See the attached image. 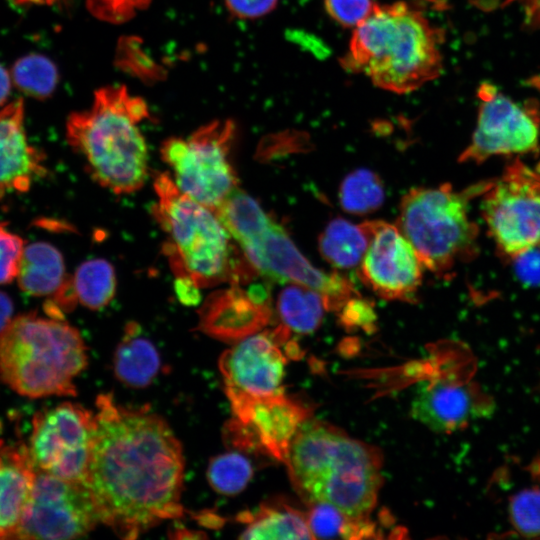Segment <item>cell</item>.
<instances>
[{
	"mask_svg": "<svg viewBox=\"0 0 540 540\" xmlns=\"http://www.w3.org/2000/svg\"><path fill=\"white\" fill-rule=\"evenodd\" d=\"M87 363L80 333L61 318L27 313L0 333V379L22 396L75 395Z\"/></svg>",
	"mask_w": 540,
	"mask_h": 540,
	"instance_id": "cell-6",
	"label": "cell"
},
{
	"mask_svg": "<svg viewBox=\"0 0 540 540\" xmlns=\"http://www.w3.org/2000/svg\"><path fill=\"white\" fill-rule=\"evenodd\" d=\"M199 313L198 329L203 333L223 341H239L267 323L270 307L249 291L232 286L210 295Z\"/></svg>",
	"mask_w": 540,
	"mask_h": 540,
	"instance_id": "cell-19",
	"label": "cell"
},
{
	"mask_svg": "<svg viewBox=\"0 0 540 540\" xmlns=\"http://www.w3.org/2000/svg\"><path fill=\"white\" fill-rule=\"evenodd\" d=\"M225 427L227 442L237 448L258 447L284 461L290 443L308 411L285 394L231 405Z\"/></svg>",
	"mask_w": 540,
	"mask_h": 540,
	"instance_id": "cell-16",
	"label": "cell"
},
{
	"mask_svg": "<svg viewBox=\"0 0 540 540\" xmlns=\"http://www.w3.org/2000/svg\"><path fill=\"white\" fill-rule=\"evenodd\" d=\"M41 151L24 129V104L18 99L0 110V198L26 192L46 172Z\"/></svg>",
	"mask_w": 540,
	"mask_h": 540,
	"instance_id": "cell-18",
	"label": "cell"
},
{
	"mask_svg": "<svg viewBox=\"0 0 540 540\" xmlns=\"http://www.w3.org/2000/svg\"><path fill=\"white\" fill-rule=\"evenodd\" d=\"M370 232L359 277L386 300H413L421 284L423 265L413 246L397 226L384 221L366 222Z\"/></svg>",
	"mask_w": 540,
	"mask_h": 540,
	"instance_id": "cell-15",
	"label": "cell"
},
{
	"mask_svg": "<svg viewBox=\"0 0 540 540\" xmlns=\"http://www.w3.org/2000/svg\"><path fill=\"white\" fill-rule=\"evenodd\" d=\"M308 506L306 519L313 539H360L374 536L375 526L368 520V517H350L334 506L325 503H315Z\"/></svg>",
	"mask_w": 540,
	"mask_h": 540,
	"instance_id": "cell-27",
	"label": "cell"
},
{
	"mask_svg": "<svg viewBox=\"0 0 540 540\" xmlns=\"http://www.w3.org/2000/svg\"><path fill=\"white\" fill-rule=\"evenodd\" d=\"M24 249L23 239L0 223V284H9L17 278Z\"/></svg>",
	"mask_w": 540,
	"mask_h": 540,
	"instance_id": "cell-33",
	"label": "cell"
},
{
	"mask_svg": "<svg viewBox=\"0 0 540 540\" xmlns=\"http://www.w3.org/2000/svg\"><path fill=\"white\" fill-rule=\"evenodd\" d=\"M245 529L240 538L249 540L313 539L306 513L288 505L265 504L239 516Z\"/></svg>",
	"mask_w": 540,
	"mask_h": 540,
	"instance_id": "cell-23",
	"label": "cell"
},
{
	"mask_svg": "<svg viewBox=\"0 0 540 540\" xmlns=\"http://www.w3.org/2000/svg\"><path fill=\"white\" fill-rule=\"evenodd\" d=\"M160 366L156 347L141 334L137 323H128L114 354L116 378L129 387L144 388L154 380Z\"/></svg>",
	"mask_w": 540,
	"mask_h": 540,
	"instance_id": "cell-21",
	"label": "cell"
},
{
	"mask_svg": "<svg viewBox=\"0 0 540 540\" xmlns=\"http://www.w3.org/2000/svg\"><path fill=\"white\" fill-rule=\"evenodd\" d=\"M36 469L24 444L0 449V539H14L31 497Z\"/></svg>",
	"mask_w": 540,
	"mask_h": 540,
	"instance_id": "cell-20",
	"label": "cell"
},
{
	"mask_svg": "<svg viewBox=\"0 0 540 540\" xmlns=\"http://www.w3.org/2000/svg\"><path fill=\"white\" fill-rule=\"evenodd\" d=\"M291 40L297 44H301L309 51L314 52L317 56H326L328 51L322 42H319L317 38L309 36L307 33L300 31H291Z\"/></svg>",
	"mask_w": 540,
	"mask_h": 540,
	"instance_id": "cell-38",
	"label": "cell"
},
{
	"mask_svg": "<svg viewBox=\"0 0 540 540\" xmlns=\"http://www.w3.org/2000/svg\"><path fill=\"white\" fill-rule=\"evenodd\" d=\"M481 105L472 140L461 161L480 163L492 156L530 153L538 149L540 124L521 106L489 84L479 90Z\"/></svg>",
	"mask_w": 540,
	"mask_h": 540,
	"instance_id": "cell-14",
	"label": "cell"
},
{
	"mask_svg": "<svg viewBox=\"0 0 540 540\" xmlns=\"http://www.w3.org/2000/svg\"><path fill=\"white\" fill-rule=\"evenodd\" d=\"M283 462L307 505L329 504L354 518L369 517L376 506L382 485L381 452L328 422L307 418Z\"/></svg>",
	"mask_w": 540,
	"mask_h": 540,
	"instance_id": "cell-2",
	"label": "cell"
},
{
	"mask_svg": "<svg viewBox=\"0 0 540 540\" xmlns=\"http://www.w3.org/2000/svg\"><path fill=\"white\" fill-rule=\"evenodd\" d=\"M147 117L146 102L126 87H102L89 109L68 117L67 141L94 181L115 194H130L148 176V148L138 126Z\"/></svg>",
	"mask_w": 540,
	"mask_h": 540,
	"instance_id": "cell-4",
	"label": "cell"
},
{
	"mask_svg": "<svg viewBox=\"0 0 540 540\" xmlns=\"http://www.w3.org/2000/svg\"><path fill=\"white\" fill-rule=\"evenodd\" d=\"M13 311L14 305L12 299L6 293L0 291V333L11 322Z\"/></svg>",
	"mask_w": 540,
	"mask_h": 540,
	"instance_id": "cell-39",
	"label": "cell"
},
{
	"mask_svg": "<svg viewBox=\"0 0 540 540\" xmlns=\"http://www.w3.org/2000/svg\"><path fill=\"white\" fill-rule=\"evenodd\" d=\"M207 480L211 487L224 495H235L247 486L253 476L248 458L238 452L215 456L207 467Z\"/></svg>",
	"mask_w": 540,
	"mask_h": 540,
	"instance_id": "cell-30",
	"label": "cell"
},
{
	"mask_svg": "<svg viewBox=\"0 0 540 540\" xmlns=\"http://www.w3.org/2000/svg\"><path fill=\"white\" fill-rule=\"evenodd\" d=\"M384 196L382 181L377 174L367 169L350 173L340 185V204L349 213H370L380 207Z\"/></svg>",
	"mask_w": 540,
	"mask_h": 540,
	"instance_id": "cell-28",
	"label": "cell"
},
{
	"mask_svg": "<svg viewBox=\"0 0 540 540\" xmlns=\"http://www.w3.org/2000/svg\"><path fill=\"white\" fill-rule=\"evenodd\" d=\"M370 242L365 223L356 225L341 218L332 220L319 237V250L333 267L350 269L360 265Z\"/></svg>",
	"mask_w": 540,
	"mask_h": 540,
	"instance_id": "cell-24",
	"label": "cell"
},
{
	"mask_svg": "<svg viewBox=\"0 0 540 540\" xmlns=\"http://www.w3.org/2000/svg\"><path fill=\"white\" fill-rule=\"evenodd\" d=\"M277 310L286 328L299 334H308L318 328L327 307L320 293L293 284L280 292Z\"/></svg>",
	"mask_w": 540,
	"mask_h": 540,
	"instance_id": "cell-25",
	"label": "cell"
},
{
	"mask_svg": "<svg viewBox=\"0 0 540 540\" xmlns=\"http://www.w3.org/2000/svg\"><path fill=\"white\" fill-rule=\"evenodd\" d=\"M152 0H86L87 9L99 20L120 24L145 9Z\"/></svg>",
	"mask_w": 540,
	"mask_h": 540,
	"instance_id": "cell-32",
	"label": "cell"
},
{
	"mask_svg": "<svg viewBox=\"0 0 540 540\" xmlns=\"http://www.w3.org/2000/svg\"><path fill=\"white\" fill-rule=\"evenodd\" d=\"M338 311L341 323L347 328L372 329L376 319L372 304L359 295L350 298Z\"/></svg>",
	"mask_w": 540,
	"mask_h": 540,
	"instance_id": "cell-35",
	"label": "cell"
},
{
	"mask_svg": "<svg viewBox=\"0 0 540 540\" xmlns=\"http://www.w3.org/2000/svg\"><path fill=\"white\" fill-rule=\"evenodd\" d=\"M482 213L494 242L506 255L540 246V174L521 163L508 167L484 191Z\"/></svg>",
	"mask_w": 540,
	"mask_h": 540,
	"instance_id": "cell-10",
	"label": "cell"
},
{
	"mask_svg": "<svg viewBox=\"0 0 540 540\" xmlns=\"http://www.w3.org/2000/svg\"><path fill=\"white\" fill-rule=\"evenodd\" d=\"M175 290L179 300L186 305H195L200 300L199 287L188 277H177Z\"/></svg>",
	"mask_w": 540,
	"mask_h": 540,
	"instance_id": "cell-37",
	"label": "cell"
},
{
	"mask_svg": "<svg viewBox=\"0 0 540 540\" xmlns=\"http://www.w3.org/2000/svg\"><path fill=\"white\" fill-rule=\"evenodd\" d=\"M509 517L521 535L540 536V488L525 489L514 495L509 503Z\"/></svg>",
	"mask_w": 540,
	"mask_h": 540,
	"instance_id": "cell-31",
	"label": "cell"
},
{
	"mask_svg": "<svg viewBox=\"0 0 540 540\" xmlns=\"http://www.w3.org/2000/svg\"><path fill=\"white\" fill-rule=\"evenodd\" d=\"M215 213L246 260L262 276L320 293L327 310L338 311L350 298L359 295L344 277L314 267L285 230L240 188L233 190Z\"/></svg>",
	"mask_w": 540,
	"mask_h": 540,
	"instance_id": "cell-7",
	"label": "cell"
},
{
	"mask_svg": "<svg viewBox=\"0 0 540 540\" xmlns=\"http://www.w3.org/2000/svg\"><path fill=\"white\" fill-rule=\"evenodd\" d=\"M92 494L84 482L36 471L33 490L14 539H73L99 523Z\"/></svg>",
	"mask_w": 540,
	"mask_h": 540,
	"instance_id": "cell-12",
	"label": "cell"
},
{
	"mask_svg": "<svg viewBox=\"0 0 540 540\" xmlns=\"http://www.w3.org/2000/svg\"><path fill=\"white\" fill-rule=\"evenodd\" d=\"M93 429L94 413L79 404L38 411L27 446L36 471L85 483Z\"/></svg>",
	"mask_w": 540,
	"mask_h": 540,
	"instance_id": "cell-11",
	"label": "cell"
},
{
	"mask_svg": "<svg viewBox=\"0 0 540 540\" xmlns=\"http://www.w3.org/2000/svg\"><path fill=\"white\" fill-rule=\"evenodd\" d=\"M442 31L414 4H376L352 34L344 68L395 93H407L442 71Z\"/></svg>",
	"mask_w": 540,
	"mask_h": 540,
	"instance_id": "cell-3",
	"label": "cell"
},
{
	"mask_svg": "<svg viewBox=\"0 0 540 540\" xmlns=\"http://www.w3.org/2000/svg\"><path fill=\"white\" fill-rule=\"evenodd\" d=\"M17 279L28 295H53L66 279L62 254L47 242L29 244L23 249Z\"/></svg>",
	"mask_w": 540,
	"mask_h": 540,
	"instance_id": "cell-22",
	"label": "cell"
},
{
	"mask_svg": "<svg viewBox=\"0 0 540 540\" xmlns=\"http://www.w3.org/2000/svg\"><path fill=\"white\" fill-rule=\"evenodd\" d=\"M13 3L18 5H31V4H51L56 0H12Z\"/></svg>",
	"mask_w": 540,
	"mask_h": 540,
	"instance_id": "cell-41",
	"label": "cell"
},
{
	"mask_svg": "<svg viewBox=\"0 0 540 540\" xmlns=\"http://www.w3.org/2000/svg\"><path fill=\"white\" fill-rule=\"evenodd\" d=\"M234 131L232 121L215 120L186 138L171 137L161 146V157L179 190L212 211L238 187L230 161Z\"/></svg>",
	"mask_w": 540,
	"mask_h": 540,
	"instance_id": "cell-9",
	"label": "cell"
},
{
	"mask_svg": "<svg viewBox=\"0 0 540 540\" xmlns=\"http://www.w3.org/2000/svg\"><path fill=\"white\" fill-rule=\"evenodd\" d=\"M373 0H325L328 14L345 27H356L373 11Z\"/></svg>",
	"mask_w": 540,
	"mask_h": 540,
	"instance_id": "cell-34",
	"label": "cell"
},
{
	"mask_svg": "<svg viewBox=\"0 0 540 540\" xmlns=\"http://www.w3.org/2000/svg\"><path fill=\"white\" fill-rule=\"evenodd\" d=\"M71 280L77 302L92 310L107 306L116 292L114 267L104 259L83 262Z\"/></svg>",
	"mask_w": 540,
	"mask_h": 540,
	"instance_id": "cell-26",
	"label": "cell"
},
{
	"mask_svg": "<svg viewBox=\"0 0 540 540\" xmlns=\"http://www.w3.org/2000/svg\"><path fill=\"white\" fill-rule=\"evenodd\" d=\"M12 79L25 94L45 99L55 90L59 74L54 63L40 54H29L19 59L13 66Z\"/></svg>",
	"mask_w": 540,
	"mask_h": 540,
	"instance_id": "cell-29",
	"label": "cell"
},
{
	"mask_svg": "<svg viewBox=\"0 0 540 540\" xmlns=\"http://www.w3.org/2000/svg\"><path fill=\"white\" fill-rule=\"evenodd\" d=\"M11 88V79L8 71L0 64V107L6 102Z\"/></svg>",
	"mask_w": 540,
	"mask_h": 540,
	"instance_id": "cell-40",
	"label": "cell"
},
{
	"mask_svg": "<svg viewBox=\"0 0 540 540\" xmlns=\"http://www.w3.org/2000/svg\"><path fill=\"white\" fill-rule=\"evenodd\" d=\"M410 412L430 430L450 434L491 413L492 403L484 404L483 397L469 385L434 378L419 383Z\"/></svg>",
	"mask_w": 540,
	"mask_h": 540,
	"instance_id": "cell-17",
	"label": "cell"
},
{
	"mask_svg": "<svg viewBox=\"0 0 540 540\" xmlns=\"http://www.w3.org/2000/svg\"><path fill=\"white\" fill-rule=\"evenodd\" d=\"M489 183L455 191L443 184L413 188L400 203L397 227L413 246L423 267L434 273L449 271L476 252L477 225L469 218V199Z\"/></svg>",
	"mask_w": 540,
	"mask_h": 540,
	"instance_id": "cell-8",
	"label": "cell"
},
{
	"mask_svg": "<svg viewBox=\"0 0 540 540\" xmlns=\"http://www.w3.org/2000/svg\"><path fill=\"white\" fill-rule=\"evenodd\" d=\"M278 0H225L229 12L239 19H256L275 9Z\"/></svg>",
	"mask_w": 540,
	"mask_h": 540,
	"instance_id": "cell-36",
	"label": "cell"
},
{
	"mask_svg": "<svg viewBox=\"0 0 540 540\" xmlns=\"http://www.w3.org/2000/svg\"><path fill=\"white\" fill-rule=\"evenodd\" d=\"M288 332L283 325L254 333L223 352L219 369L231 405L284 394L286 357L280 345Z\"/></svg>",
	"mask_w": 540,
	"mask_h": 540,
	"instance_id": "cell-13",
	"label": "cell"
},
{
	"mask_svg": "<svg viewBox=\"0 0 540 540\" xmlns=\"http://www.w3.org/2000/svg\"><path fill=\"white\" fill-rule=\"evenodd\" d=\"M154 188L153 213L169 237L165 252L177 277H188L199 288L251 278L256 271L240 258L214 211L180 191L167 173L157 175Z\"/></svg>",
	"mask_w": 540,
	"mask_h": 540,
	"instance_id": "cell-5",
	"label": "cell"
},
{
	"mask_svg": "<svg viewBox=\"0 0 540 540\" xmlns=\"http://www.w3.org/2000/svg\"><path fill=\"white\" fill-rule=\"evenodd\" d=\"M184 458L167 422L148 407L130 408L110 394L96 400L85 484L99 520L123 539L183 515Z\"/></svg>",
	"mask_w": 540,
	"mask_h": 540,
	"instance_id": "cell-1",
	"label": "cell"
}]
</instances>
